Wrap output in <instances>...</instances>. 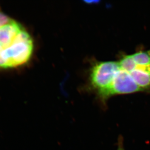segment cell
I'll use <instances>...</instances> for the list:
<instances>
[{
	"instance_id": "6da1fadb",
	"label": "cell",
	"mask_w": 150,
	"mask_h": 150,
	"mask_svg": "<svg viewBox=\"0 0 150 150\" xmlns=\"http://www.w3.org/2000/svg\"><path fill=\"white\" fill-rule=\"evenodd\" d=\"M34 50L33 40L23 29L18 33L9 46L5 48L9 68L25 64L30 60Z\"/></svg>"
},
{
	"instance_id": "7a4b0ae2",
	"label": "cell",
	"mask_w": 150,
	"mask_h": 150,
	"mask_svg": "<svg viewBox=\"0 0 150 150\" xmlns=\"http://www.w3.org/2000/svg\"><path fill=\"white\" fill-rule=\"evenodd\" d=\"M117 66V61H105L96 63L92 67L91 82L100 100L110 86Z\"/></svg>"
},
{
	"instance_id": "3957f363",
	"label": "cell",
	"mask_w": 150,
	"mask_h": 150,
	"mask_svg": "<svg viewBox=\"0 0 150 150\" xmlns=\"http://www.w3.org/2000/svg\"><path fill=\"white\" fill-rule=\"evenodd\" d=\"M139 91H142V90L134 82L130 74L122 69L118 63L112 83L101 100L105 103L106 100L113 95L133 93Z\"/></svg>"
},
{
	"instance_id": "277c9868",
	"label": "cell",
	"mask_w": 150,
	"mask_h": 150,
	"mask_svg": "<svg viewBox=\"0 0 150 150\" xmlns=\"http://www.w3.org/2000/svg\"><path fill=\"white\" fill-rule=\"evenodd\" d=\"M23 29L20 23L11 20L0 28V44L4 48L9 46Z\"/></svg>"
},
{
	"instance_id": "5b68a950",
	"label": "cell",
	"mask_w": 150,
	"mask_h": 150,
	"mask_svg": "<svg viewBox=\"0 0 150 150\" xmlns=\"http://www.w3.org/2000/svg\"><path fill=\"white\" fill-rule=\"evenodd\" d=\"M0 68H9L8 61L5 52V48L1 44H0Z\"/></svg>"
},
{
	"instance_id": "8992f818",
	"label": "cell",
	"mask_w": 150,
	"mask_h": 150,
	"mask_svg": "<svg viewBox=\"0 0 150 150\" xmlns=\"http://www.w3.org/2000/svg\"><path fill=\"white\" fill-rule=\"evenodd\" d=\"M11 19L0 10V28L9 22Z\"/></svg>"
},
{
	"instance_id": "52a82bcc",
	"label": "cell",
	"mask_w": 150,
	"mask_h": 150,
	"mask_svg": "<svg viewBox=\"0 0 150 150\" xmlns=\"http://www.w3.org/2000/svg\"><path fill=\"white\" fill-rule=\"evenodd\" d=\"M123 138L122 136H120L117 139V150H125L124 144H123Z\"/></svg>"
}]
</instances>
